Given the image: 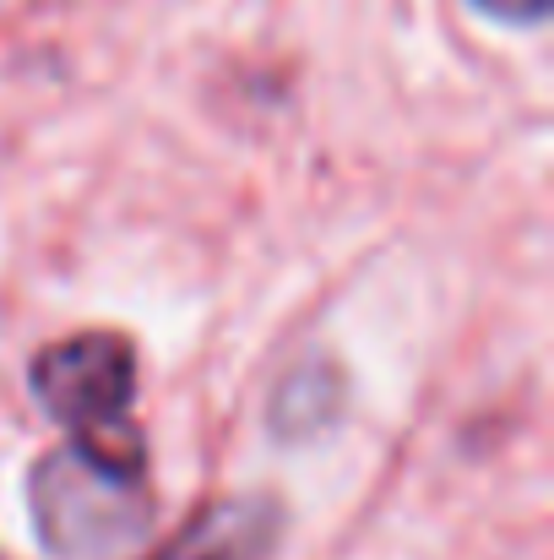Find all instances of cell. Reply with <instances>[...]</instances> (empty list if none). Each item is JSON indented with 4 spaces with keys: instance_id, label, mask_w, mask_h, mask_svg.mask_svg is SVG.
I'll use <instances>...</instances> for the list:
<instances>
[{
    "instance_id": "1",
    "label": "cell",
    "mask_w": 554,
    "mask_h": 560,
    "mask_svg": "<svg viewBox=\"0 0 554 560\" xmlns=\"http://www.w3.org/2000/svg\"><path fill=\"white\" fill-rule=\"evenodd\" d=\"M27 501L38 545L55 560H109L131 550L153 523L148 463L109 457L76 435L33 468Z\"/></svg>"
},
{
    "instance_id": "2",
    "label": "cell",
    "mask_w": 554,
    "mask_h": 560,
    "mask_svg": "<svg viewBox=\"0 0 554 560\" xmlns=\"http://www.w3.org/2000/svg\"><path fill=\"white\" fill-rule=\"evenodd\" d=\"M33 397L87 446L109 457L148 463L142 430L126 419L137 397V360L131 343L115 332H76L66 343H49L33 360Z\"/></svg>"
},
{
    "instance_id": "3",
    "label": "cell",
    "mask_w": 554,
    "mask_h": 560,
    "mask_svg": "<svg viewBox=\"0 0 554 560\" xmlns=\"http://www.w3.org/2000/svg\"><path fill=\"white\" fill-rule=\"evenodd\" d=\"M278 539L272 501H212L153 560H261Z\"/></svg>"
},
{
    "instance_id": "4",
    "label": "cell",
    "mask_w": 554,
    "mask_h": 560,
    "mask_svg": "<svg viewBox=\"0 0 554 560\" xmlns=\"http://www.w3.org/2000/svg\"><path fill=\"white\" fill-rule=\"evenodd\" d=\"M484 5L490 16H506V22H544L550 16V0H473Z\"/></svg>"
}]
</instances>
